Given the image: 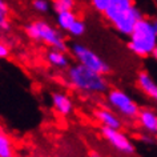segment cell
<instances>
[{
  "mask_svg": "<svg viewBox=\"0 0 157 157\" xmlns=\"http://www.w3.org/2000/svg\"><path fill=\"white\" fill-rule=\"evenodd\" d=\"M128 48L140 57H157V21L151 17H143L128 35Z\"/></svg>",
  "mask_w": 157,
  "mask_h": 157,
  "instance_id": "cell-1",
  "label": "cell"
},
{
  "mask_svg": "<svg viewBox=\"0 0 157 157\" xmlns=\"http://www.w3.org/2000/svg\"><path fill=\"white\" fill-rule=\"evenodd\" d=\"M65 78L73 89L85 95H104L109 89L108 80L104 75L93 72L78 63L68 67Z\"/></svg>",
  "mask_w": 157,
  "mask_h": 157,
  "instance_id": "cell-2",
  "label": "cell"
},
{
  "mask_svg": "<svg viewBox=\"0 0 157 157\" xmlns=\"http://www.w3.org/2000/svg\"><path fill=\"white\" fill-rule=\"evenodd\" d=\"M24 31L31 40L44 43L53 49L67 51V43L63 37L60 29L57 27L49 24L48 21L33 20L24 27Z\"/></svg>",
  "mask_w": 157,
  "mask_h": 157,
  "instance_id": "cell-3",
  "label": "cell"
},
{
  "mask_svg": "<svg viewBox=\"0 0 157 157\" xmlns=\"http://www.w3.org/2000/svg\"><path fill=\"white\" fill-rule=\"evenodd\" d=\"M103 15L105 20L123 36H128L132 32L133 27L137 24V21L144 17L143 12L136 4L124 10L108 7L103 12Z\"/></svg>",
  "mask_w": 157,
  "mask_h": 157,
  "instance_id": "cell-4",
  "label": "cell"
},
{
  "mask_svg": "<svg viewBox=\"0 0 157 157\" xmlns=\"http://www.w3.org/2000/svg\"><path fill=\"white\" fill-rule=\"evenodd\" d=\"M107 103L113 112H116L120 117L128 120L136 119L140 111L139 103L123 89L112 88L107 91Z\"/></svg>",
  "mask_w": 157,
  "mask_h": 157,
  "instance_id": "cell-5",
  "label": "cell"
},
{
  "mask_svg": "<svg viewBox=\"0 0 157 157\" xmlns=\"http://www.w3.org/2000/svg\"><path fill=\"white\" fill-rule=\"evenodd\" d=\"M72 53L78 64L84 65L85 68L91 69L93 72L104 75V76L111 72V67L108 63L87 45L76 43L72 45Z\"/></svg>",
  "mask_w": 157,
  "mask_h": 157,
  "instance_id": "cell-6",
  "label": "cell"
},
{
  "mask_svg": "<svg viewBox=\"0 0 157 157\" xmlns=\"http://www.w3.org/2000/svg\"><path fill=\"white\" fill-rule=\"evenodd\" d=\"M101 135L116 151H119L125 155H131L135 152V145L132 140L121 132V129H111V128H101Z\"/></svg>",
  "mask_w": 157,
  "mask_h": 157,
  "instance_id": "cell-7",
  "label": "cell"
},
{
  "mask_svg": "<svg viewBox=\"0 0 157 157\" xmlns=\"http://www.w3.org/2000/svg\"><path fill=\"white\" fill-rule=\"evenodd\" d=\"M93 116L104 128L121 129V127H123V121H121L120 116L116 112H113L111 108H107V107L96 108L95 112H93Z\"/></svg>",
  "mask_w": 157,
  "mask_h": 157,
  "instance_id": "cell-8",
  "label": "cell"
},
{
  "mask_svg": "<svg viewBox=\"0 0 157 157\" xmlns=\"http://www.w3.org/2000/svg\"><path fill=\"white\" fill-rule=\"evenodd\" d=\"M140 124V128L151 136H156L157 133V113L153 108H140L136 116Z\"/></svg>",
  "mask_w": 157,
  "mask_h": 157,
  "instance_id": "cell-9",
  "label": "cell"
},
{
  "mask_svg": "<svg viewBox=\"0 0 157 157\" xmlns=\"http://www.w3.org/2000/svg\"><path fill=\"white\" fill-rule=\"evenodd\" d=\"M51 104L55 112L60 116H69L73 112V101L64 92H53L51 95Z\"/></svg>",
  "mask_w": 157,
  "mask_h": 157,
  "instance_id": "cell-10",
  "label": "cell"
},
{
  "mask_svg": "<svg viewBox=\"0 0 157 157\" xmlns=\"http://www.w3.org/2000/svg\"><path fill=\"white\" fill-rule=\"evenodd\" d=\"M137 87L148 99L153 101L157 100V84L149 72L143 71L137 75Z\"/></svg>",
  "mask_w": 157,
  "mask_h": 157,
  "instance_id": "cell-11",
  "label": "cell"
},
{
  "mask_svg": "<svg viewBox=\"0 0 157 157\" xmlns=\"http://www.w3.org/2000/svg\"><path fill=\"white\" fill-rule=\"evenodd\" d=\"M47 61H48L49 65H52L57 69H65L69 67V57L65 53V51H59L52 48L47 53Z\"/></svg>",
  "mask_w": 157,
  "mask_h": 157,
  "instance_id": "cell-12",
  "label": "cell"
},
{
  "mask_svg": "<svg viewBox=\"0 0 157 157\" xmlns=\"http://www.w3.org/2000/svg\"><path fill=\"white\" fill-rule=\"evenodd\" d=\"M0 157H15L13 140L3 128H0Z\"/></svg>",
  "mask_w": 157,
  "mask_h": 157,
  "instance_id": "cell-13",
  "label": "cell"
},
{
  "mask_svg": "<svg viewBox=\"0 0 157 157\" xmlns=\"http://www.w3.org/2000/svg\"><path fill=\"white\" fill-rule=\"evenodd\" d=\"M77 19V15L73 11H61L56 15V25L60 31H65L71 27V24Z\"/></svg>",
  "mask_w": 157,
  "mask_h": 157,
  "instance_id": "cell-14",
  "label": "cell"
},
{
  "mask_svg": "<svg viewBox=\"0 0 157 157\" xmlns=\"http://www.w3.org/2000/svg\"><path fill=\"white\" fill-rule=\"evenodd\" d=\"M85 31H87V24L77 17L76 20L71 24L69 28L67 29V32H68L71 36H73V37H80V36H83V35L85 33Z\"/></svg>",
  "mask_w": 157,
  "mask_h": 157,
  "instance_id": "cell-15",
  "label": "cell"
},
{
  "mask_svg": "<svg viewBox=\"0 0 157 157\" xmlns=\"http://www.w3.org/2000/svg\"><path fill=\"white\" fill-rule=\"evenodd\" d=\"M75 6H76V0H53L51 7L57 13L61 11H73Z\"/></svg>",
  "mask_w": 157,
  "mask_h": 157,
  "instance_id": "cell-16",
  "label": "cell"
},
{
  "mask_svg": "<svg viewBox=\"0 0 157 157\" xmlns=\"http://www.w3.org/2000/svg\"><path fill=\"white\" fill-rule=\"evenodd\" d=\"M32 7L39 13H47L51 10V3L48 0H33Z\"/></svg>",
  "mask_w": 157,
  "mask_h": 157,
  "instance_id": "cell-17",
  "label": "cell"
},
{
  "mask_svg": "<svg viewBox=\"0 0 157 157\" xmlns=\"http://www.w3.org/2000/svg\"><path fill=\"white\" fill-rule=\"evenodd\" d=\"M135 6V0H109V7L113 8H129V7Z\"/></svg>",
  "mask_w": 157,
  "mask_h": 157,
  "instance_id": "cell-18",
  "label": "cell"
},
{
  "mask_svg": "<svg viewBox=\"0 0 157 157\" xmlns=\"http://www.w3.org/2000/svg\"><path fill=\"white\" fill-rule=\"evenodd\" d=\"M91 4H92L95 11L103 13L104 11L109 7V0H91Z\"/></svg>",
  "mask_w": 157,
  "mask_h": 157,
  "instance_id": "cell-19",
  "label": "cell"
},
{
  "mask_svg": "<svg viewBox=\"0 0 157 157\" xmlns=\"http://www.w3.org/2000/svg\"><path fill=\"white\" fill-rule=\"evenodd\" d=\"M10 55H11V48L8 47V44H6L4 41H0V60L8 59Z\"/></svg>",
  "mask_w": 157,
  "mask_h": 157,
  "instance_id": "cell-20",
  "label": "cell"
},
{
  "mask_svg": "<svg viewBox=\"0 0 157 157\" xmlns=\"http://www.w3.org/2000/svg\"><path fill=\"white\" fill-rule=\"evenodd\" d=\"M10 12L8 4L6 3V0H0V17H7V15Z\"/></svg>",
  "mask_w": 157,
  "mask_h": 157,
  "instance_id": "cell-21",
  "label": "cell"
},
{
  "mask_svg": "<svg viewBox=\"0 0 157 157\" xmlns=\"http://www.w3.org/2000/svg\"><path fill=\"white\" fill-rule=\"evenodd\" d=\"M10 29V21L7 17H0V32H6Z\"/></svg>",
  "mask_w": 157,
  "mask_h": 157,
  "instance_id": "cell-22",
  "label": "cell"
},
{
  "mask_svg": "<svg viewBox=\"0 0 157 157\" xmlns=\"http://www.w3.org/2000/svg\"><path fill=\"white\" fill-rule=\"evenodd\" d=\"M88 157H101V156H100V153H97V152H91Z\"/></svg>",
  "mask_w": 157,
  "mask_h": 157,
  "instance_id": "cell-23",
  "label": "cell"
}]
</instances>
